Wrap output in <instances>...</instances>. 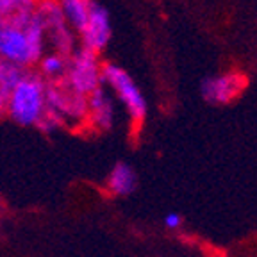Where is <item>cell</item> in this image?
I'll list each match as a JSON object with an SVG mask.
<instances>
[{
    "label": "cell",
    "mask_w": 257,
    "mask_h": 257,
    "mask_svg": "<svg viewBox=\"0 0 257 257\" xmlns=\"http://www.w3.org/2000/svg\"><path fill=\"white\" fill-rule=\"evenodd\" d=\"M45 32L36 15L27 24H0V59L22 70H34L47 52Z\"/></svg>",
    "instance_id": "6da1fadb"
},
{
    "label": "cell",
    "mask_w": 257,
    "mask_h": 257,
    "mask_svg": "<svg viewBox=\"0 0 257 257\" xmlns=\"http://www.w3.org/2000/svg\"><path fill=\"white\" fill-rule=\"evenodd\" d=\"M47 112V80L36 70H25L13 88L6 116L20 127H38Z\"/></svg>",
    "instance_id": "7a4b0ae2"
},
{
    "label": "cell",
    "mask_w": 257,
    "mask_h": 257,
    "mask_svg": "<svg viewBox=\"0 0 257 257\" xmlns=\"http://www.w3.org/2000/svg\"><path fill=\"white\" fill-rule=\"evenodd\" d=\"M47 111L64 128L88 127V96L73 91L64 80L47 82Z\"/></svg>",
    "instance_id": "3957f363"
},
{
    "label": "cell",
    "mask_w": 257,
    "mask_h": 257,
    "mask_svg": "<svg viewBox=\"0 0 257 257\" xmlns=\"http://www.w3.org/2000/svg\"><path fill=\"white\" fill-rule=\"evenodd\" d=\"M102 86L111 89L112 95L116 96L118 100L123 104V107L127 109L134 127L140 128L145 118H147L149 105H147L143 93L138 88L133 77L118 64L102 63Z\"/></svg>",
    "instance_id": "277c9868"
},
{
    "label": "cell",
    "mask_w": 257,
    "mask_h": 257,
    "mask_svg": "<svg viewBox=\"0 0 257 257\" xmlns=\"http://www.w3.org/2000/svg\"><path fill=\"white\" fill-rule=\"evenodd\" d=\"M36 18L45 32L48 50L70 57L79 48V38L66 24L57 0H38Z\"/></svg>",
    "instance_id": "5b68a950"
},
{
    "label": "cell",
    "mask_w": 257,
    "mask_h": 257,
    "mask_svg": "<svg viewBox=\"0 0 257 257\" xmlns=\"http://www.w3.org/2000/svg\"><path fill=\"white\" fill-rule=\"evenodd\" d=\"M64 82L80 95L89 96L102 86V61L100 56L91 50L79 47L68 57V70Z\"/></svg>",
    "instance_id": "8992f818"
},
{
    "label": "cell",
    "mask_w": 257,
    "mask_h": 257,
    "mask_svg": "<svg viewBox=\"0 0 257 257\" xmlns=\"http://www.w3.org/2000/svg\"><path fill=\"white\" fill-rule=\"evenodd\" d=\"M111 16H109L107 9L93 0L91 8H89L88 20H86L82 31L77 34L79 38V47L91 50L95 54H100L105 47H107L109 40H111Z\"/></svg>",
    "instance_id": "52a82bcc"
},
{
    "label": "cell",
    "mask_w": 257,
    "mask_h": 257,
    "mask_svg": "<svg viewBox=\"0 0 257 257\" xmlns=\"http://www.w3.org/2000/svg\"><path fill=\"white\" fill-rule=\"evenodd\" d=\"M246 88V79L241 73L209 77L202 80V96L211 104H229Z\"/></svg>",
    "instance_id": "ba28073f"
},
{
    "label": "cell",
    "mask_w": 257,
    "mask_h": 257,
    "mask_svg": "<svg viewBox=\"0 0 257 257\" xmlns=\"http://www.w3.org/2000/svg\"><path fill=\"white\" fill-rule=\"evenodd\" d=\"M114 102L111 93L105 86L88 96V128H93L96 133H107L114 125Z\"/></svg>",
    "instance_id": "9c48e42d"
},
{
    "label": "cell",
    "mask_w": 257,
    "mask_h": 257,
    "mask_svg": "<svg viewBox=\"0 0 257 257\" xmlns=\"http://www.w3.org/2000/svg\"><path fill=\"white\" fill-rule=\"evenodd\" d=\"M138 177L136 172L127 163H116L109 172L107 181H105V189L112 197H128L136 189Z\"/></svg>",
    "instance_id": "30bf717a"
},
{
    "label": "cell",
    "mask_w": 257,
    "mask_h": 257,
    "mask_svg": "<svg viewBox=\"0 0 257 257\" xmlns=\"http://www.w3.org/2000/svg\"><path fill=\"white\" fill-rule=\"evenodd\" d=\"M38 0H0V24H27L36 15Z\"/></svg>",
    "instance_id": "8fae6325"
},
{
    "label": "cell",
    "mask_w": 257,
    "mask_h": 257,
    "mask_svg": "<svg viewBox=\"0 0 257 257\" xmlns=\"http://www.w3.org/2000/svg\"><path fill=\"white\" fill-rule=\"evenodd\" d=\"M34 70H36L47 82L63 80L64 75H66V70H68V57L59 52L47 50V52L41 56V59L38 61Z\"/></svg>",
    "instance_id": "7c38bea8"
},
{
    "label": "cell",
    "mask_w": 257,
    "mask_h": 257,
    "mask_svg": "<svg viewBox=\"0 0 257 257\" xmlns=\"http://www.w3.org/2000/svg\"><path fill=\"white\" fill-rule=\"evenodd\" d=\"M93 0H57V4L61 8L64 20L70 25L75 34H79L84 27L86 20H88L89 8H91Z\"/></svg>",
    "instance_id": "4fadbf2b"
},
{
    "label": "cell",
    "mask_w": 257,
    "mask_h": 257,
    "mask_svg": "<svg viewBox=\"0 0 257 257\" xmlns=\"http://www.w3.org/2000/svg\"><path fill=\"white\" fill-rule=\"evenodd\" d=\"M25 70L0 59V120L8 114L9 96H11L13 88L18 84V80H20Z\"/></svg>",
    "instance_id": "5bb4252c"
},
{
    "label": "cell",
    "mask_w": 257,
    "mask_h": 257,
    "mask_svg": "<svg viewBox=\"0 0 257 257\" xmlns=\"http://www.w3.org/2000/svg\"><path fill=\"white\" fill-rule=\"evenodd\" d=\"M181 223H182V218L177 213H170L165 216V227H168V229H179Z\"/></svg>",
    "instance_id": "9a60e30c"
}]
</instances>
